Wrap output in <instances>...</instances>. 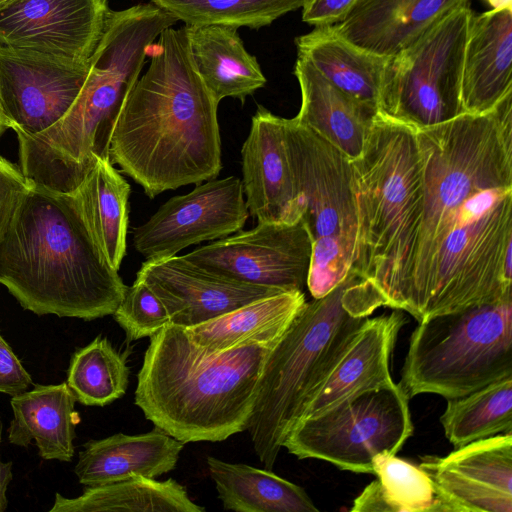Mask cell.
Wrapping results in <instances>:
<instances>
[{
  "mask_svg": "<svg viewBox=\"0 0 512 512\" xmlns=\"http://www.w3.org/2000/svg\"><path fill=\"white\" fill-rule=\"evenodd\" d=\"M415 135L421 197L391 308L422 322L512 299V92Z\"/></svg>",
  "mask_w": 512,
  "mask_h": 512,
  "instance_id": "obj_1",
  "label": "cell"
},
{
  "mask_svg": "<svg viewBox=\"0 0 512 512\" xmlns=\"http://www.w3.org/2000/svg\"><path fill=\"white\" fill-rule=\"evenodd\" d=\"M149 66L116 122L110 161L150 198L216 179L222 169L219 102L198 75L186 27H168L147 48Z\"/></svg>",
  "mask_w": 512,
  "mask_h": 512,
  "instance_id": "obj_2",
  "label": "cell"
},
{
  "mask_svg": "<svg viewBox=\"0 0 512 512\" xmlns=\"http://www.w3.org/2000/svg\"><path fill=\"white\" fill-rule=\"evenodd\" d=\"M0 284L36 315L88 321L112 315L127 288L95 243L74 192L30 182L0 242Z\"/></svg>",
  "mask_w": 512,
  "mask_h": 512,
  "instance_id": "obj_3",
  "label": "cell"
},
{
  "mask_svg": "<svg viewBox=\"0 0 512 512\" xmlns=\"http://www.w3.org/2000/svg\"><path fill=\"white\" fill-rule=\"evenodd\" d=\"M149 338L135 390L146 419L184 444L247 430L276 344L209 351L171 322Z\"/></svg>",
  "mask_w": 512,
  "mask_h": 512,
  "instance_id": "obj_4",
  "label": "cell"
},
{
  "mask_svg": "<svg viewBox=\"0 0 512 512\" xmlns=\"http://www.w3.org/2000/svg\"><path fill=\"white\" fill-rule=\"evenodd\" d=\"M380 302L351 271L321 298L306 301L271 351L249 421L253 449L272 470L283 442L315 388Z\"/></svg>",
  "mask_w": 512,
  "mask_h": 512,
  "instance_id": "obj_5",
  "label": "cell"
},
{
  "mask_svg": "<svg viewBox=\"0 0 512 512\" xmlns=\"http://www.w3.org/2000/svg\"><path fill=\"white\" fill-rule=\"evenodd\" d=\"M351 167L358 225L352 271L382 306L391 307L421 197L415 129L377 113Z\"/></svg>",
  "mask_w": 512,
  "mask_h": 512,
  "instance_id": "obj_6",
  "label": "cell"
},
{
  "mask_svg": "<svg viewBox=\"0 0 512 512\" xmlns=\"http://www.w3.org/2000/svg\"><path fill=\"white\" fill-rule=\"evenodd\" d=\"M512 376V299L471 306L419 322L398 383L408 398L446 400Z\"/></svg>",
  "mask_w": 512,
  "mask_h": 512,
  "instance_id": "obj_7",
  "label": "cell"
},
{
  "mask_svg": "<svg viewBox=\"0 0 512 512\" xmlns=\"http://www.w3.org/2000/svg\"><path fill=\"white\" fill-rule=\"evenodd\" d=\"M285 142L312 253L307 288L321 298L352 271L357 214L351 160L311 128L285 118Z\"/></svg>",
  "mask_w": 512,
  "mask_h": 512,
  "instance_id": "obj_8",
  "label": "cell"
},
{
  "mask_svg": "<svg viewBox=\"0 0 512 512\" xmlns=\"http://www.w3.org/2000/svg\"><path fill=\"white\" fill-rule=\"evenodd\" d=\"M471 5L442 17L386 65L378 113L421 129L462 114L461 77Z\"/></svg>",
  "mask_w": 512,
  "mask_h": 512,
  "instance_id": "obj_9",
  "label": "cell"
},
{
  "mask_svg": "<svg viewBox=\"0 0 512 512\" xmlns=\"http://www.w3.org/2000/svg\"><path fill=\"white\" fill-rule=\"evenodd\" d=\"M409 398L399 384L368 390L297 422L283 447L298 459L373 474L372 460L396 455L413 434Z\"/></svg>",
  "mask_w": 512,
  "mask_h": 512,
  "instance_id": "obj_10",
  "label": "cell"
},
{
  "mask_svg": "<svg viewBox=\"0 0 512 512\" xmlns=\"http://www.w3.org/2000/svg\"><path fill=\"white\" fill-rule=\"evenodd\" d=\"M312 253L302 220L258 222L248 231L201 246L184 255L219 276L282 291H303Z\"/></svg>",
  "mask_w": 512,
  "mask_h": 512,
  "instance_id": "obj_11",
  "label": "cell"
},
{
  "mask_svg": "<svg viewBox=\"0 0 512 512\" xmlns=\"http://www.w3.org/2000/svg\"><path fill=\"white\" fill-rule=\"evenodd\" d=\"M248 216L241 180L212 179L162 204L134 229L133 244L146 260L170 257L193 244L240 231Z\"/></svg>",
  "mask_w": 512,
  "mask_h": 512,
  "instance_id": "obj_12",
  "label": "cell"
},
{
  "mask_svg": "<svg viewBox=\"0 0 512 512\" xmlns=\"http://www.w3.org/2000/svg\"><path fill=\"white\" fill-rule=\"evenodd\" d=\"M110 12L108 0H0V45L87 64Z\"/></svg>",
  "mask_w": 512,
  "mask_h": 512,
  "instance_id": "obj_13",
  "label": "cell"
},
{
  "mask_svg": "<svg viewBox=\"0 0 512 512\" xmlns=\"http://www.w3.org/2000/svg\"><path fill=\"white\" fill-rule=\"evenodd\" d=\"M88 73L77 64L0 45V107L7 128L34 136L77 99Z\"/></svg>",
  "mask_w": 512,
  "mask_h": 512,
  "instance_id": "obj_14",
  "label": "cell"
},
{
  "mask_svg": "<svg viewBox=\"0 0 512 512\" xmlns=\"http://www.w3.org/2000/svg\"><path fill=\"white\" fill-rule=\"evenodd\" d=\"M441 512H512V433L455 448L444 457L424 456Z\"/></svg>",
  "mask_w": 512,
  "mask_h": 512,
  "instance_id": "obj_15",
  "label": "cell"
},
{
  "mask_svg": "<svg viewBox=\"0 0 512 512\" xmlns=\"http://www.w3.org/2000/svg\"><path fill=\"white\" fill-rule=\"evenodd\" d=\"M136 277L161 300L170 322L184 328L286 292L219 276L193 264L184 255L146 260Z\"/></svg>",
  "mask_w": 512,
  "mask_h": 512,
  "instance_id": "obj_16",
  "label": "cell"
},
{
  "mask_svg": "<svg viewBox=\"0 0 512 512\" xmlns=\"http://www.w3.org/2000/svg\"><path fill=\"white\" fill-rule=\"evenodd\" d=\"M241 155V182L249 214L258 222L301 220L302 203L285 142V118L259 106Z\"/></svg>",
  "mask_w": 512,
  "mask_h": 512,
  "instance_id": "obj_17",
  "label": "cell"
},
{
  "mask_svg": "<svg viewBox=\"0 0 512 512\" xmlns=\"http://www.w3.org/2000/svg\"><path fill=\"white\" fill-rule=\"evenodd\" d=\"M394 310L365 319L334 367L305 401L297 422L365 391L395 384L390 359L407 318L401 310Z\"/></svg>",
  "mask_w": 512,
  "mask_h": 512,
  "instance_id": "obj_18",
  "label": "cell"
},
{
  "mask_svg": "<svg viewBox=\"0 0 512 512\" xmlns=\"http://www.w3.org/2000/svg\"><path fill=\"white\" fill-rule=\"evenodd\" d=\"M511 92L512 7L473 11L462 67V111L485 113Z\"/></svg>",
  "mask_w": 512,
  "mask_h": 512,
  "instance_id": "obj_19",
  "label": "cell"
},
{
  "mask_svg": "<svg viewBox=\"0 0 512 512\" xmlns=\"http://www.w3.org/2000/svg\"><path fill=\"white\" fill-rule=\"evenodd\" d=\"M471 0H359L333 25L349 42L384 57H393L454 9Z\"/></svg>",
  "mask_w": 512,
  "mask_h": 512,
  "instance_id": "obj_20",
  "label": "cell"
},
{
  "mask_svg": "<svg viewBox=\"0 0 512 512\" xmlns=\"http://www.w3.org/2000/svg\"><path fill=\"white\" fill-rule=\"evenodd\" d=\"M183 448V442L156 426L142 434L117 433L85 443L74 472L85 486L154 479L176 467Z\"/></svg>",
  "mask_w": 512,
  "mask_h": 512,
  "instance_id": "obj_21",
  "label": "cell"
},
{
  "mask_svg": "<svg viewBox=\"0 0 512 512\" xmlns=\"http://www.w3.org/2000/svg\"><path fill=\"white\" fill-rule=\"evenodd\" d=\"M294 74L301 90V107L294 119L350 160L358 158L377 108L335 86L303 57L297 56Z\"/></svg>",
  "mask_w": 512,
  "mask_h": 512,
  "instance_id": "obj_22",
  "label": "cell"
},
{
  "mask_svg": "<svg viewBox=\"0 0 512 512\" xmlns=\"http://www.w3.org/2000/svg\"><path fill=\"white\" fill-rule=\"evenodd\" d=\"M75 402L66 382L37 384L30 391L12 396L14 417L8 428L9 442L28 447L35 441L43 459L71 461L75 428L80 422Z\"/></svg>",
  "mask_w": 512,
  "mask_h": 512,
  "instance_id": "obj_23",
  "label": "cell"
},
{
  "mask_svg": "<svg viewBox=\"0 0 512 512\" xmlns=\"http://www.w3.org/2000/svg\"><path fill=\"white\" fill-rule=\"evenodd\" d=\"M188 49L201 80L220 103L227 97L244 103L266 84L257 58L245 48L238 28L223 25L186 26Z\"/></svg>",
  "mask_w": 512,
  "mask_h": 512,
  "instance_id": "obj_24",
  "label": "cell"
},
{
  "mask_svg": "<svg viewBox=\"0 0 512 512\" xmlns=\"http://www.w3.org/2000/svg\"><path fill=\"white\" fill-rule=\"evenodd\" d=\"M305 303L303 291L281 292L185 330L195 344L209 351L277 344Z\"/></svg>",
  "mask_w": 512,
  "mask_h": 512,
  "instance_id": "obj_25",
  "label": "cell"
},
{
  "mask_svg": "<svg viewBox=\"0 0 512 512\" xmlns=\"http://www.w3.org/2000/svg\"><path fill=\"white\" fill-rule=\"evenodd\" d=\"M297 56L351 96L378 110L389 57L367 51L341 37L334 26H319L295 39Z\"/></svg>",
  "mask_w": 512,
  "mask_h": 512,
  "instance_id": "obj_26",
  "label": "cell"
},
{
  "mask_svg": "<svg viewBox=\"0 0 512 512\" xmlns=\"http://www.w3.org/2000/svg\"><path fill=\"white\" fill-rule=\"evenodd\" d=\"M72 192L95 243L109 265L118 271L126 254L129 183L109 158H98Z\"/></svg>",
  "mask_w": 512,
  "mask_h": 512,
  "instance_id": "obj_27",
  "label": "cell"
},
{
  "mask_svg": "<svg viewBox=\"0 0 512 512\" xmlns=\"http://www.w3.org/2000/svg\"><path fill=\"white\" fill-rule=\"evenodd\" d=\"M224 509L237 512H318L306 491L268 469L206 458Z\"/></svg>",
  "mask_w": 512,
  "mask_h": 512,
  "instance_id": "obj_28",
  "label": "cell"
},
{
  "mask_svg": "<svg viewBox=\"0 0 512 512\" xmlns=\"http://www.w3.org/2000/svg\"><path fill=\"white\" fill-rule=\"evenodd\" d=\"M50 512H203L176 480L133 477L123 481L86 486L83 494L66 498L55 494Z\"/></svg>",
  "mask_w": 512,
  "mask_h": 512,
  "instance_id": "obj_29",
  "label": "cell"
},
{
  "mask_svg": "<svg viewBox=\"0 0 512 512\" xmlns=\"http://www.w3.org/2000/svg\"><path fill=\"white\" fill-rule=\"evenodd\" d=\"M440 423L454 448L512 433V376L448 399Z\"/></svg>",
  "mask_w": 512,
  "mask_h": 512,
  "instance_id": "obj_30",
  "label": "cell"
},
{
  "mask_svg": "<svg viewBox=\"0 0 512 512\" xmlns=\"http://www.w3.org/2000/svg\"><path fill=\"white\" fill-rule=\"evenodd\" d=\"M129 374L127 353L99 335L73 353L66 383L81 404L105 406L126 393Z\"/></svg>",
  "mask_w": 512,
  "mask_h": 512,
  "instance_id": "obj_31",
  "label": "cell"
},
{
  "mask_svg": "<svg viewBox=\"0 0 512 512\" xmlns=\"http://www.w3.org/2000/svg\"><path fill=\"white\" fill-rule=\"evenodd\" d=\"M186 26L223 25L258 29L303 8L308 0H150Z\"/></svg>",
  "mask_w": 512,
  "mask_h": 512,
  "instance_id": "obj_32",
  "label": "cell"
},
{
  "mask_svg": "<svg viewBox=\"0 0 512 512\" xmlns=\"http://www.w3.org/2000/svg\"><path fill=\"white\" fill-rule=\"evenodd\" d=\"M372 467L392 512H441L432 482L419 465L381 453Z\"/></svg>",
  "mask_w": 512,
  "mask_h": 512,
  "instance_id": "obj_33",
  "label": "cell"
},
{
  "mask_svg": "<svg viewBox=\"0 0 512 512\" xmlns=\"http://www.w3.org/2000/svg\"><path fill=\"white\" fill-rule=\"evenodd\" d=\"M128 341L151 337L170 323L169 314L157 295L136 277L112 314Z\"/></svg>",
  "mask_w": 512,
  "mask_h": 512,
  "instance_id": "obj_34",
  "label": "cell"
},
{
  "mask_svg": "<svg viewBox=\"0 0 512 512\" xmlns=\"http://www.w3.org/2000/svg\"><path fill=\"white\" fill-rule=\"evenodd\" d=\"M28 187L20 167L0 155V242Z\"/></svg>",
  "mask_w": 512,
  "mask_h": 512,
  "instance_id": "obj_35",
  "label": "cell"
},
{
  "mask_svg": "<svg viewBox=\"0 0 512 512\" xmlns=\"http://www.w3.org/2000/svg\"><path fill=\"white\" fill-rule=\"evenodd\" d=\"M32 384L30 374L0 335V393L12 397L27 391Z\"/></svg>",
  "mask_w": 512,
  "mask_h": 512,
  "instance_id": "obj_36",
  "label": "cell"
},
{
  "mask_svg": "<svg viewBox=\"0 0 512 512\" xmlns=\"http://www.w3.org/2000/svg\"><path fill=\"white\" fill-rule=\"evenodd\" d=\"M359 0H308L302 8V20L314 27L341 22Z\"/></svg>",
  "mask_w": 512,
  "mask_h": 512,
  "instance_id": "obj_37",
  "label": "cell"
},
{
  "mask_svg": "<svg viewBox=\"0 0 512 512\" xmlns=\"http://www.w3.org/2000/svg\"><path fill=\"white\" fill-rule=\"evenodd\" d=\"M351 512H392L379 480L372 481L354 500Z\"/></svg>",
  "mask_w": 512,
  "mask_h": 512,
  "instance_id": "obj_38",
  "label": "cell"
},
{
  "mask_svg": "<svg viewBox=\"0 0 512 512\" xmlns=\"http://www.w3.org/2000/svg\"><path fill=\"white\" fill-rule=\"evenodd\" d=\"M3 424L0 420V445L2 441ZM12 480V462H2L0 457V512H4L8 505L7 489Z\"/></svg>",
  "mask_w": 512,
  "mask_h": 512,
  "instance_id": "obj_39",
  "label": "cell"
},
{
  "mask_svg": "<svg viewBox=\"0 0 512 512\" xmlns=\"http://www.w3.org/2000/svg\"><path fill=\"white\" fill-rule=\"evenodd\" d=\"M492 9L512 7V0H483Z\"/></svg>",
  "mask_w": 512,
  "mask_h": 512,
  "instance_id": "obj_40",
  "label": "cell"
},
{
  "mask_svg": "<svg viewBox=\"0 0 512 512\" xmlns=\"http://www.w3.org/2000/svg\"><path fill=\"white\" fill-rule=\"evenodd\" d=\"M8 129L7 128V124H6V121H5V118L2 114V111H1V107H0V135L6 130Z\"/></svg>",
  "mask_w": 512,
  "mask_h": 512,
  "instance_id": "obj_41",
  "label": "cell"
}]
</instances>
